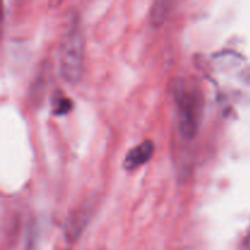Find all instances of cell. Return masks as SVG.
<instances>
[{"mask_svg": "<svg viewBox=\"0 0 250 250\" xmlns=\"http://www.w3.org/2000/svg\"><path fill=\"white\" fill-rule=\"evenodd\" d=\"M155 151V146L154 142L150 139L142 142L138 146L132 148L125 156L124 166L126 170H134L139 166L144 165L146 161H149Z\"/></svg>", "mask_w": 250, "mask_h": 250, "instance_id": "obj_3", "label": "cell"}, {"mask_svg": "<svg viewBox=\"0 0 250 250\" xmlns=\"http://www.w3.org/2000/svg\"><path fill=\"white\" fill-rule=\"evenodd\" d=\"M88 215H89V207H82L72 214L70 221L67 222V229H66V236L70 241H75L80 236L81 231L84 227V224L87 222Z\"/></svg>", "mask_w": 250, "mask_h": 250, "instance_id": "obj_4", "label": "cell"}, {"mask_svg": "<svg viewBox=\"0 0 250 250\" xmlns=\"http://www.w3.org/2000/svg\"><path fill=\"white\" fill-rule=\"evenodd\" d=\"M170 5L171 2L163 1V0L154 2L153 7H151V12H150V19H151V22H153V24L159 26V24H161L164 21H165L166 16H167L168 11H170V9H168Z\"/></svg>", "mask_w": 250, "mask_h": 250, "instance_id": "obj_5", "label": "cell"}, {"mask_svg": "<svg viewBox=\"0 0 250 250\" xmlns=\"http://www.w3.org/2000/svg\"><path fill=\"white\" fill-rule=\"evenodd\" d=\"M84 62V37L77 12L72 11L66 20L59 45V68L61 77L70 83L81 80Z\"/></svg>", "mask_w": 250, "mask_h": 250, "instance_id": "obj_1", "label": "cell"}, {"mask_svg": "<svg viewBox=\"0 0 250 250\" xmlns=\"http://www.w3.org/2000/svg\"><path fill=\"white\" fill-rule=\"evenodd\" d=\"M72 107V102L68 99L65 95H59V97H54L53 99V109L54 114L56 115H63L67 114Z\"/></svg>", "mask_w": 250, "mask_h": 250, "instance_id": "obj_6", "label": "cell"}, {"mask_svg": "<svg viewBox=\"0 0 250 250\" xmlns=\"http://www.w3.org/2000/svg\"><path fill=\"white\" fill-rule=\"evenodd\" d=\"M178 127L183 138L193 139L198 133L204 107L202 90L193 83L180 81L175 87Z\"/></svg>", "mask_w": 250, "mask_h": 250, "instance_id": "obj_2", "label": "cell"}]
</instances>
